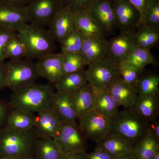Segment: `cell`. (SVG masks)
<instances>
[{
    "mask_svg": "<svg viewBox=\"0 0 159 159\" xmlns=\"http://www.w3.org/2000/svg\"><path fill=\"white\" fill-rule=\"evenodd\" d=\"M139 11L140 15V25L143 24L145 11L150 0H128Z\"/></svg>",
    "mask_w": 159,
    "mask_h": 159,
    "instance_id": "cell-39",
    "label": "cell"
},
{
    "mask_svg": "<svg viewBox=\"0 0 159 159\" xmlns=\"http://www.w3.org/2000/svg\"><path fill=\"white\" fill-rule=\"evenodd\" d=\"M115 158L105 151L97 148L91 153L86 152L85 155V159H114Z\"/></svg>",
    "mask_w": 159,
    "mask_h": 159,
    "instance_id": "cell-40",
    "label": "cell"
},
{
    "mask_svg": "<svg viewBox=\"0 0 159 159\" xmlns=\"http://www.w3.org/2000/svg\"><path fill=\"white\" fill-rule=\"evenodd\" d=\"M48 27L49 33L55 42L59 43L77 30L72 8L64 6L54 16Z\"/></svg>",
    "mask_w": 159,
    "mask_h": 159,
    "instance_id": "cell-12",
    "label": "cell"
},
{
    "mask_svg": "<svg viewBox=\"0 0 159 159\" xmlns=\"http://www.w3.org/2000/svg\"><path fill=\"white\" fill-rule=\"evenodd\" d=\"M88 10L105 35L113 34L117 26L112 0H98Z\"/></svg>",
    "mask_w": 159,
    "mask_h": 159,
    "instance_id": "cell-14",
    "label": "cell"
},
{
    "mask_svg": "<svg viewBox=\"0 0 159 159\" xmlns=\"http://www.w3.org/2000/svg\"><path fill=\"white\" fill-rule=\"evenodd\" d=\"M36 116L34 113L20 108H11L6 119V125L19 130L34 128Z\"/></svg>",
    "mask_w": 159,
    "mask_h": 159,
    "instance_id": "cell-24",
    "label": "cell"
},
{
    "mask_svg": "<svg viewBox=\"0 0 159 159\" xmlns=\"http://www.w3.org/2000/svg\"><path fill=\"white\" fill-rule=\"evenodd\" d=\"M51 107L63 122L76 123L78 119L70 94L57 92L51 100Z\"/></svg>",
    "mask_w": 159,
    "mask_h": 159,
    "instance_id": "cell-21",
    "label": "cell"
},
{
    "mask_svg": "<svg viewBox=\"0 0 159 159\" xmlns=\"http://www.w3.org/2000/svg\"><path fill=\"white\" fill-rule=\"evenodd\" d=\"M96 148L105 151L115 157L132 153L134 147L124 138L116 134H111L97 143Z\"/></svg>",
    "mask_w": 159,
    "mask_h": 159,
    "instance_id": "cell-23",
    "label": "cell"
},
{
    "mask_svg": "<svg viewBox=\"0 0 159 159\" xmlns=\"http://www.w3.org/2000/svg\"><path fill=\"white\" fill-rule=\"evenodd\" d=\"M153 159H159V150L157 152Z\"/></svg>",
    "mask_w": 159,
    "mask_h": 159,
    "instance_id": "cell-48",
    "label": "cell"
},
{
    "mask_svg": "<svg viewBox=\"0 0 159 159\" xmlns=\"http://www.w3.org/2000/svg\"><path fill=\"white\" fill-rule=\"evenodd\" d=\"M16 32L10 31L0 27V63L6 59L5 48L9 40Z\"/></svg>",
    "mask_w": 159,
    "mask_h": 159,
    "instance_id": "cell-37",
    "label": "cell"
},
{
    "mask_svg": "<svg viewBox=\"0 0 159 159\" xmlns=\"http://www.w3.org/2000/svg\"><path fill=\"white\" fill-rule=\"evenodd\" d=\"M53 139L63 153H84L88 149L87 139L77 122H63L61 128Z\"/></svg>",
    "mask_w": 159,
    "mask_h": 159,
    "instance_id": "cell-6",
    "label": "cell"
},
{
    "mask_svg": "<svg viewBox=\"0 0 159 159\" xmlns=\"http://www.w3.org/2000/svg\"><path fill=\"white\" fill-rule=\"evenodd\" d=\"M142 25L159 28V0H150L145 11Z\"/></svg>",
    "mask_w": 159,
    "mask_h": 159,
    "instance_id": "cell-36",
    "label": "cell"
},
{
    "mask_svg": "<svg viewBox=\"0 0 159 159\" xmlns=\"http://www.w3.org/2000/svg\"><path fill=\"white\" fill-rule=\"evenodd\" d=\"M6 88V65L5 62L0 63V90Z\"/></svg>",
    "mask_w": 159,
    "mask_h": 159,
    "instance_id": "cell-43",
    "label": "cell"
},
{
    "mask_svg": "<svg viewBox=\"0 0 159 159\" xmlns=\"http://www.w3.org/2000/svg\"><path fill=\"white\" fill-rule=\"evenodd\" d=\"M62 53L53 52L38 58L35 65L39 77L48 80L51 83L57 82L65 75Z\"/></svg>",
    "mask_w": 159,
    "mask_h": 159,
    "instance_id": "cell-11",
    "label": "cell"
},
{
    "mask_svg": "<svg viewBox=\"0 0 159 159\" xmlns=\"http://www.w3.org/2000/svg\"><path fill=\"white\" fill-rule=\"evenodd\" d=\"M62 151L53 138L39 139L34 152V159H61Z\"/></svg>",
    "mask_w": 159,
    "mask_h": 159,
    "instance_id": "cell-28",
    "label": "cell"
},
{
    "mask_svg": "<svg viewBox=\"0 0 159 159\" xmlns=\"http://www.w3.org/2000/svg\"><path fill=\"white\" fill-rule=\"evenodd\" d=\"M11 109L8 102L0 100V130L6 125L7 116Z\"/></svg>",
    "mask_w": 159,
    "mask_h": 159,
    "instance_id": "cell-41",
    "label": "cell"
},
{
    "mask_svg": "<svg viewBox=\"0 0 159 159\" xmlns=\"http://www.w3.org/2000/svg\"><path fill=\"white\" fill-rule=\"evenodd\" d=\"M72 8L77 30L84 38L105 37V34L89 10Z\"/></svg>",
    "mask_w": 159,
    "mask_h": 159,
    "instance_id": "cell-18",
    "label": "cell"
},
{
    "mask_svg": "<svg viewBox=\"0 0 159 159\" xmlns=\"http://www.w3.org/2000/svg\"><path fill=\"white\" fill-rule=\"evenodd\" d=\"M63 123L53 109L47 107L38 113L34 129L39 139H53L61 128Z\"/></svg>",
    "mask_w": 159,
    "mask_h": 159,
    "instance_id": "cell-15",
    "label": "cell"
},
{
    "mask_svg": "<svg viewBox=\"0 0 159 159\" xmlns=\"http://www.w3.org/2000/svg\"><path fill=\"white\" fill-rule=\"evenodd\" d=\"M85 153H63L61 159H85Z\"/></svg>",
    "mask_w": 159,
    "mask_h": 159,
    "instance_id": "cell-45",
    "label": "cell"
},
{
    "mask_svg": "<svg viewBox=\"0 0 159 159\" xmlns=\"http://www.w3.org/2000/svg\"><path fill=\"white\" fill-rule=\"evenodd\" d=\"M0 159H24L13 157L3 156L0 157Z\"/></svg>",
    "mask_w": 159,
    "mask_h": 159,
    "instance_id": "cell-47",
    "label": "cell"
},
{
    "mask_svg": "<svg viewBox=\"0 0 159 159\" xmlns=\"http://www.w3.org/2000/svg\"><path fill=\"white\" fill-rule=\"evenodd\" d=\"M114 159H135L134 158L132 152L120 156L115 157Z\"/></svg>",
    "mask_w": 159,
    "mask_h": 159,
    "instance_id": "cell-46",
    "label": "cell"
},
{
    "mask_svg": "<svg viewBox=\"0 0 159 159\" xmlns=\"http://www.w3.org/2000/svg\"><path fill=\"white\" fill-rule=\"evenodd\" d=\"M84 38L78 30L71 33L60 43L61 53L73 54L80 52Z\"/></svg>",
    "mask_w": 159,
    "mask_h": 159,
    "instance_id": "cell-33",
    "label": "cell"
},
{
    "mask_svg": "<svg viewBox=\"0 0 159 159\" xmlns=\"http://www.w3.org/2000/svg\"><path fill=\"white\" fill-rule=\"evenodd\" d=\"M77 117L93 109V96L89 83L70 93Z\"/></svg>",
    "mask_w": 159,
    "mask_h": 159,
    "instance_id": "cell-25",
    "label": "cell"
},
{
    "mask_svg": "<svg viewBox=\"0 0 159 159\" xmlns=\"http://www.w3.org/2000/svg\"><path fill=\"white\" fill-rule=\"evenodd\" d=\"M63 65L65 74L81 70L86 66L84 58L80 52L73 54H63Z\"/></svg>",
    "mask_w": 159,
    "mask_h": 159,
    "instance_id": "cell-34",
    "label": "cell"
},
{
    "mask_svg": "<svg viewBox=\"0 0 159 159\" xmlns=\"http://www.w3.org/2000/svg\"><path fill=\"white\" fill-rule=\"evenodd\" d=\"M6 65V88L11 91L34 84L39 77L35 63L29 58L10 60Z\"/></svg>",
    "mask_w": 159,
    "mask_h": 159,
    "instance_id": "cell-5",
    "label": "cell"
},
{
    "mask_svg": "<svg viewBox=\"0 0 159 159\" xmlns=\"http://www.w3.org/2000/svg\"><path fill=\"white\" fill-rule=\"evenodd\" d=\"M80 53L86 66H89L105 58L107 53V41L105 37L84 38Z\"/></svg>",
    "mask_w": 159,
    "mask_h": 159,
    "instance_id": "cell-20",
    "label": "cell"
},
{
    "mask_svg": "<svg viewBox=\"0 0 159 159\" xmlns=\"http://www.w3.org/2000/svg\"><path fill=\"white\" fill-rule=\"evenodd\" d=\"M130 108L145 122L155 121L159 116V95H138Z\"/></svg>",
    "mask_w": 159,
    "mask_h": 159,
    "instance_id": "cell-19",
    "label": "cell"
},
{
    "mask_svg": "<svg viewBox=\"0 0 159 159\" xmlns=\"http://www.w3.org/2000/svg\"><path fill=\"white\" fill-rule=\"evenodd\" d=\"M159 76L149 73L139 77L135 88L138 95H159Z\"/></svg>",
    "mask_w": 159,
    "mask_h": 159,
    "instance_id": "cell-31",
    "label": "cell"
},
{
    "mask_svg": "<svg viewBox=\"0 0 159 159\" xmlns=\"http://www.w3.org/2000/svg\"><path fill=\"white\" fill-rule=\"evenodd\" d=\"M78 119L80 128L87 140L97 143L111 133V119L100 115L94 109Z\"/></svg>",
    "mask_w": 159,
    "mask_h": 159,
    "instance_id": "cell-7",
    "label": "cell"
},
{
    "mask_svg": "<svg viewBox=\"0 0 159 159\" xmlns=\"http://www.w3.org/2000/svg\"><path fill=\"white\" fill-rule=\"evenodd\" d=\"M134 45L132 34L121 32L107 41L106 57L118 65L126 58Z\"/></svg>",
    "mask_w": 159,
    "mask_h": 159,
    "instance_id": "cell-17",
    "label": "cell"
},
{
    "mask_svg": "<svg viewBox=\"0 0 159 159\" xmlns=\"http://www.w3.org/2000/svg\"><path fill=\"white\" fill-rule=\"evenodd\" d=\"M33 0H0V2L9 3L19 6H26Z\"/></svg>",
    "mask_w": 159,
    "mask_h": 159,
    "instance_id": "cell-44",
    "label": "cell"
},
{
    "mask_svg": "<svg viewBox=\"0 0 159 159\" xmlns=\"http://www.w3.org/2000/svg\"><path fill=\"white\" fill-rule=\"evenodd\" d=\"M16 32L27 46V58L38 59L54 51L55 40L49 31L42 27L28 23Z\"/></svg>",
    "mask_w": 159,
    "mask_h": 159,
    "instance_id": "cell-4",
    "label": "cell"
},
{
    "mask_svg": "<svg viewBox=\"0 0 159 159\" xmlns=\"http://www.w3.org/2000/svg\"><path fill=\"white\" fill-rule=\"evenodd\" d=\"M117 28L121 32L133 34L140 25L139 11L128 0H112Z\"/></svg>",
    "mask_w": 159,
    "mask_h": 159,
    "instance_id": "cell-10",
    "label": "cell"
},
{
    "mask_svg": "<svg viewBox=\"0 0 159 159\" xmlns=\"http://www.w3.org/2000/svg\"><path fill=\"white\" fill-rule=\"evenodd\" d=\"M148 131L153 137L157 143L159 144V121L155 120L148 123Z\"/></svg>",
    "mask_w": 159,
    "mask_h": 159,
    "instance_id": "cell-42",
    "label": "cell"
},
{
    "mask_svg": "<svg viewBox=\"0 0 159 159\" xmlns=\"http://www.w3.org/2000/svg\"><path fill=\"white\" fill-rule=\"evenodd\" d=\"M119 107L130 108L138 97L134 87L124 81L121 77H117L105 89Z\"/></svg>",
    "mask_w": 159,
    "mask_h": 159,
    "instance_id": "cell-16",
    "label": "cell"
},
{
    "mask_svg": "<svg viewBox=\"0 0 159 159\" xmlns=\"http://www.w3.org/2000/svg\"><path fill=\"white\" fill-rule=\"evenodd\" d=\"M29 159H34V158L33 157V158H32Z\"/></svg>",
    "mask_w": 159,
    "mask_h": 159,
    "instance_id": "cell-49",
    "label": "cell"
},
{
    "mask_svg": "<svg viewBox=\"0 0 159 159\" xmlns=\"http://www.w3.org/2000/svg\"><path fill=\"white\" fill-rule=\"evenodd\" d=\"M88 66L85 71L87 81L96 88L105 89L113 80L120 76L118 65L107 57Z\"/></svg>",
    "mask_w": 159,
    "mask_h": 159,
    "instance_id": "cell-9",
    "label": "cell"
},
{
    "mask_svg": "<svg viewBox=\"0 0 159 159\" xmlns=\"http://www.w3.org/2000/svg\"><path fill=\"white\" fill-rule=\"evenodd\" d=\"M29 23L25 6L0 2V27L10 31L18 30Z\"/></svg>",
    "mask_w": 159,
    "mask_h": 159,
    "instance_id": "cell-13",
    "label": "cell"
},
{
    "mask_svg": "<svg viewBox=\"0 0 159 159\" xmlns=\"http://www.w3.org/2000/svg\"><path fill=\"white\" fill-rule=\"evenodd\" d=\"M64 6L72 8H83L89 10L98 0H61Z\"/></svg>",
    "mask_w": 159,
    "mask_h": 159,
    "instance_id": "cell-38",
    "label": "cell"
},
{
    "mask_svg": "<svg viewBox=\"0 0 159 159\" xmlns=\"http://www.w3.org/2000/svg\"><path fill=\"white\" fill-rule=\"evenodd\" d=\"M118 69L122 79L128 84L135 87L141 74L139 71L124 61L118 64Z\"/></svg>",
    "mask_w": 159,
    "mask_h": 159,
    "instance_id": "cell-35",
    "label": "cell"
},
{
    "mask_svg": "<svg viewBox=\"0 0 159 159\" xmlns=\"http://www.w3.org/2000/svg\"><path fill=\"white\" fill-rule=\"evenodd\" d=\"M111 133L124 138L134 147L146 136L148 122L140 118L130 108L118 111L111 119Z\"/></svg>",
    "mask_w": 159,
    "mask_h": 159,
    "instance_id": "cell-3",
    "label": "cell"
},
{
    "mask_svg": "<svg viewBox=\"0 0 159 159\" xmlns=\"http://www.w3.org/2000/svg\"><path fill=\"white\" fill-rule=\"evenodd\" d=\"M122 61L135 68L142 74L146 66L155 64V60L150 50L135 44L128 56Z\"/></svg>",
    "mask_w": 159,
    "mask_h": 159,
    "instance_id": "cell-29",
    "label": "cell"
},
{
    "mask_svg": "<svg viewBox=\"0 0 159 159\" xmlns=\"http://www.w3.org/2000/svg\"><path fill=\"white\" fill-rule=\"evenodd\" d=\"M159 150V144L148 131L146 136L134 147L132 153L135 159H153Z\"/></svg>",
    "mask_w": 159,
    "mask_h": 159,
    "instance_id": "cell-30",
    "label": "cell"
},
{
    "mask_svg": "<svg viewBox=\"0 0 159 159\" xmlns=\"http://www.w3.org/2000/svg\"><path fill=\"white\" fill-rule=\"evenodd\" d=\"M87 83L85 71L82 70L75 73L65 74L54 84V86L57 92L70 94Z\"/></svg>",
    "mask_w": 159,
    "mask_h": 159,
    "instance_id": "cell-26",
    "label": "cell"
},
{
    "mask_svg": "<svg viewBox=\"0 0 159 159\" xmlns=\"http://www.w3.org/2000/svg\"><path fill=\"white\" fill-rule=\"evenodd\" d=\"M132 36L135 44L150 50L159 42V28L141 25L133 33Z\"/></svg>",
    "mask_w": 159,
    "mask_h": 159,
    "instance_id": "cell-27",
    "label": "cell"
},
{
    "mask_svg": "<svg viewBox=\"0 0 159 159\" xmlns=\"http://www.w3.org/2000/svg\"><path fill=\"white\" fill-rule=\"evenodd\" d=\"M63 6L61 0H33L25 8L29 23L43 28L48 26Z\"/></svg>",
    "mask_w": 159,
    "mask_h": 159,
    "instance_id": "cell-8",
    "label": "cell"
},
{
    "mask_svg": "<svg viewBox=\"0 0 159 159\" xmlns=\"http://www.w3.org/2000/svg\"><path fill=\"white\" fill-rule=\"evenodd\" d=\"M39 139L34 128L19 130L6 125L0 130V157L32 158Z\"/></svg>",
    "mask_w": 159,
    "mask_h": 159,
    "instance_id": "cell-1",
    "label": "cell"
},
{
    "mask_svg": "<svg viewBox=\"0 0 159 159\" xmlns=\"http://www.w3.org/2000/svg\"><path fill=\"white\" fill-rule=\"evenodd\" d=\"M54 92L50 84H36L12 91L9 104L11 108H20L38 113L51 107Z\"/></svg>",
    "mask_w": 159,
    "mask_h": 159,
    "instance_id": "cell-2",
    "label": "cell"
},
{
    "mask_svg": "<svg viewBox=\"0 0 159 159\" xmlns=\"http://www.w3.org/2000/svg\"><path fill=\"white\" fill-rule=\"evenodd\" d=\"M28 54L27 46L16 32L6 45L5 51L6 59L15 60L28 58Z\"/></svg>",
    "mask_w": 159,
    "mask_h": 159,
    "instance_id": "cell-32",
    "label": "cell"
},
{
    "mask_svg": "<svg viewBox=\"0 0 159 159\" xmlns=\"http://www.w3.org/2000/svg\"><path fill=\"white\" fill-rule=\"evenodd\" d=\"M91 86L93 96V109L100 115L111 119L119 111V105L105 89Z\"/></svg>",
    "mask_w": 159,
    "mask_h": 159,
    "instance_id": "cell-22",
    "label": "cell"
}]
</instances>
